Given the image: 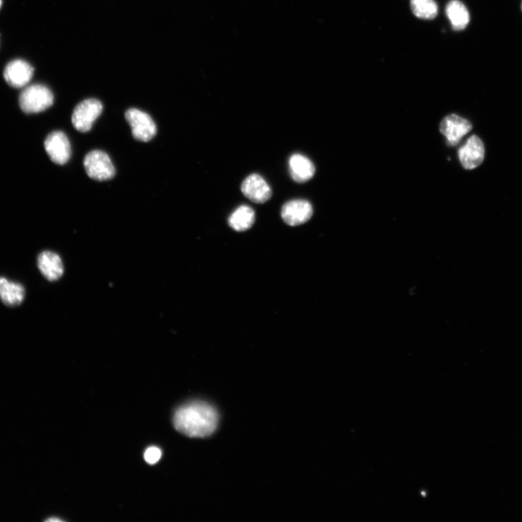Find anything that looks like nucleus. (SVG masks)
<instances>
[{
	"mask_svg": "<svg viewBox=\"0 0 522 522\" xmlns=\"http://www.w3.org/2000/svg\"><path fill=\"white\" fill-rule=\"evenodd\" d=\"M218 415L211 405L195 401L178 408L174 417V425L180 433L194 438L211 435L218 424Z\"/></svg>",
	"mask_w": 522,
	"mask_h": 522,
	"instance_id": "obj_1",
	"label": "nucleus"
},
{
	"mask_svg": "<svg viewBox=\"0 0 522 522\" xmlns=\"http://www.w3.org/2000/svg\"><path fill=\"white\" fill-rule=\"evenodd\" d=\"M54 102L51 90L43 85L27 87L21 92L19 104L25 114H38L45 111Z\"/></svg>",
	"mask_w": 522,
	"mask_h": 522,
	"instance_id": "obj_2",
	"label": "nucleus"
},
{
	"mask_svg": "<svg viewBox=\"0 0 522 522\" xmlns=\"http://www.w3.org/2000/svg\"><path fill=\"white\" fill-rule=\"evenodd\" d=\"M84 167L87 175L97 181L111 180L116 174L111 158L101 150L91 151L85 158Z\"/></svg>",
	"mask_w": 522,
	"mask_h": 522,
	"instance_id": "obj_3",
	"label": "nucleus"
},
{
	"mask_svg": "<svg viewBox=\"0 0 522 522\" xmlns=\"http://www.w3.org/2000/svg\"><path fill=\"white\" fill-rule=\"evenodd\" d=\"M132 135L136 140L147 143L153 140L157 127L152 118L139 109L131 108L125 114Z\"/></svg>",
	"mask_w": 522,
	"mask_h": 522,
	"instance_id": "obj_4",
	"label": "nucleus"
},
{
	"mask_svg": "<svg viewBox=\"0 0 522 522\" xmlns=\"http://www.w3.org/2000/svg\"><path fill=\"white\" fill-rule=\"evenodd\" d=\"M103 104L96 99H87L80 103L74 109L72 114V123L74 128L80 132H88L93 123L103 112Z\"/></svg>",
	"mask_w": 522,
	"mask_h": 522,
	"instance_id": "obj_5",
	"label": "nucleus"
},
{
	"mask_svg": "<svg viewBox=\"0 0 522 522\" xmlns=\"http://www.w3.org/2000/svg\"><path fill=\"white\" fill-rule=\"evenodd\" d=\"M45 147L48 155L54 163L64 165L71 158V143L62 132L56 131L50 134L45 140Z\"/></svg>",
	"mask_w": 522,
	"mask_h": 522,
	"instance_id": "obj_6",
	"label": "nucleus"
},
{
	"mask_svg": "<svg viewBox=\"0 0 522 522\" xmlns=\"http://www.w3.org/2000/svg\"><path fill=\"white\" fill-rule=\"evenodd\" d=\"M313 206L306 200H293L283 205L281 216L289 226L297 227L309 221L313 216Z\"/></svg>",
	"mask_w": 522,
	"mask_h": 522,
	"instance_id": "obj_7",
	"label": "nucleus"
},
{
	"mask_svg": "<svg viewBox=\"0 0 522 522\" xmlns=\"http://www.w3.org/2000/svg\"><path fill=\"white\" fill-rule=\"evenodd\" d=\"M243 195L255 203L262 204L272 196V190L264 178L256 174L247 176L242 184Z\"/></svg>",
	"mask_w": 522,
	"mask_h": 522,
	"instance_id": "obj_8",
	"label": "nucleus"
},
{
	"mask_svg": "<svg viewBox=\"0 0 522 522\" xmlns=\"http://www.w3.org/2000/svg\"><path fill=\"white\" fill-rule=\"evenodd\" d=\"M34 68L23 60L10 62L5 68L4 78L12 87L21 88L30 83L33 77Z\"/></svg>",
	"mask_w": 522,
	"mask_h": 522,
	"instance_id": "obj_9",
	"label": "nucleus"
},
{
	"mask_svg": "<svg viewBox=\"0 0 522 522\" xmlns=\"http://www.w3.org/2000/svg\"><path fill=\"white\" fill-rule=\"evenodd\" d=\"M472 129L471 123L455 114L446 116L439 126V130L452 146L457 145L462 137Z\"/></svg>",
	"mask_w": 522,
	"mask_h": 522,
	"instance_id": "obj_10",
	"label": "nucleus"
},
{
	"mask_svg": "<svg viewBox=\"0 0 522 522\" xmlns=\"http://www.w3.org/2000/svg\"><path fill=\"white\" fill-rule=\"evenodd\" d=\"M459 156L464 169H476L483 163L485 157V147L479 137L473 135L465 145L459 150Z\"/></svg>",
	"mask_w": 522,
	"mask_h": 522,
	"instance_id": "obj_11",
	"label": "nucleus"
},
{
	"mask_svg": "<svg viewBox=\"0 0 522 522\" xmlns=\"http://www.w3.org/2000/svg\"><path fill=\"white\" fill-rule=\"evenodd\" d=\"M37 265L41 273L49 281H57L63 276L64 267L59 255L52 251H43L37 258Z\"/></svg>",
	"mask_w": 522,
	"mask_h": 522,
	"instance_id": "obj_12",
	"label": "nucleus"
},
{
	"mask_svg": "<svg viewBox=\"0 0 522 522\" xmlns=\"http://www.w3.org/2000/svg\"><path fill=\"white\" fill-rule=\"evenodd\" d=\"M25 296V288L21 284L0 277V300L5 305L18 306L23 303Z\"/></svg>",
	"mask_w": 522,
	"mask_h": 522,
	"instance_id": "obj_13",
	"label": "nucleus"
},
{
	"mask_svg": "<svg viewBox=\"0 0 522 522\" xmlns=\"http://www.w3.org/2000/svg\"><path fill=\"white\" fill-rule=\"evenodd\" d=\"M291 174L297 183H305L313 177L315 169L313 163L304 156L295 154L290 161Z\"/></svg>",
	"mask_w": 522,
	"mask_h": 522,
	"instance_id": "obj_14",
	"label": "nucleus"
},
{
	"mask_svg": "<svg viewBox=\"0 0 522 522\" xmlns=\"http://www.w3.org/2000/svg\"><path fill=\"white\" fill-rule=\"evenodd\" d=\"M446 13L453 30L456 31L465 30L470 23V12L459 0H452L448 3Z\"/></svg>",
	"mask_w": 522,
	"mask_h": 522,
	"instance_id": "obj_15",
	"label": "nucleus"
},
{
	"mask_svg": "<svg viewBox=\"0 0 522 522\" xmlns=\"http://www.w3.org/2000/svg\"><path fill=\"white\" fill-rule=\"evenodd\" d=\"M255 222L254 210L249 205H241L229 218V225L237 231H244L251 229Z\"/></svg>",
	"mask_w": 522,
	"mask_h": 522,
	"instance_id": "obj_16",
	"label": "nucleus"
},
{
	"mask_svg": "<svg viewBox=\"0 0 522 522\" xmlns=\"http://www.w3.org/2000/svg\"><path fill=\"white\" fill-rule=\"evenodd\" d=\"M410 8L414 14L423 20H432L438 13V7L434 0H410Z\"/></svg>",
	"mask_w": 522,
	"mask_h": 522,
	"instance_id": "obj_17",
	"label": "nucleus"
},
{
	"mask_svg": "<svg viewBox=\"0 0 522 522\" xmlns=\"http://www.w3.org/2000/svg\"><path fill=\"white\" fill-rule=\"evenodd\" d=\"M162 455L161 450L157 447H149L145 452V459L149 464L156 463Z\"/></svg>",
	"mask_w": 522,
	"mask_h": 522,
	"instance_id": "obj_18",
	"label": "nucleus"
},
{
	"mask_svg": "<svg viewBox=\"0 0 522 522\" xmlns=\"http://www.w3.org/2000/svg\"><path fill=\"white\" fill-rule=\"evenodd\" d=\"M48 521H52V522H53V521H58V522H59V521H62L61 519H56H56H48Z\"/></svg>",
	"mask_w": 522,
	"mask_h": 522,
	"instance_id": "obj_19",
	"label": "nucleus"
},
{
	"mask_svg": "<svg viewBox=\"0 0 522 522\" xmlns=\"http://www.w3.org/2000/svg\"><path fill=\"white\" fill-rule=\"evenodd\" d=\"M3 3V0H0V8H1Z\"/></svg>",
	"mask_w": 522,
	"mask_h": 522,
	"instance_id": "obj_20",
	"label": "nucleus"
}]
</instances>
